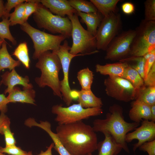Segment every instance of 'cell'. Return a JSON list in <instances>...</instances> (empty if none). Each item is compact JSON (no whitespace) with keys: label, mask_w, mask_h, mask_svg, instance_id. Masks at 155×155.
I'll use <instances>...</instances> for the list:
<instances>
[{"label":"cell","mask_w":155,"mask_h":155,"mask_svg":"<svg viewBox=\"0 0 155 155\" xmlns=\"http://www.w3.org/2000/svg\"><path fill=\"white\" fill-rule=\"evenodd\" d=\"M56 132L62 144L72 155H87L97 149L96 132L92 127L82 121L58 125Z\"/></svg>","instance_id":"cell-1"},{"label":"cell","mask_w":155,"mask_h":155,"mask_svg":"<svg viewBox=\"0 0 155 155\" xmlns=\"http://www.w3.org/2000/svg\"><path fill=\"white\" fill-rule=\"evenodd\" d=\"M140 123H129L125 120L122 106L117 104L110 106L109 112L104 119H96L93 123L92 128L95 132L110 135L126 152L130 150L125 138L126 134L140 126Z\"/></svg>","instance_id":"cell-2"},{"label":"cell","mask_w":155,"mask_h":155,"mask_svg":"<svg viewBox=\"0 0 155 155\" xmlns=\"http://www.w3.org/2000/svg\"><path fill=\"white\" fill-rule=\"evenodd\" d=\"M38 59L35 67L40 70L41 74L40 77L35 78V82L40 88L49 87L54 95L62 99L60 90L61 81L59 77L62 66L58 56L48 51L42 53Z\"/></svg>","instance_id":"cell-3"},{"label":"cell","mask_w":155,"mask_h":155,"mask_svg":"<svg viewBox=\"0 0 155 155\" xmlns=\"http://www.w3.org/2000/svg\"><path fill=\"white\" fill-rule=\"evenodd\" d=\"M33 18L39 28H43L53 34H59L66 38L71 36L72 25L68 17L54 14L40 2L33 14Z\"/></svg>","instance_id":"cell-4"},{"label":"cell","mask_w":155,"mask_h":155,"mask_svg":"<svg viewBox=\"0 0 155 155\" xmlns=\"http://www.w3.org/2000/svg\"><path fill=\"white\" fill-rule=\"evenodd\" d=\"M20 28L29 36L33 42L34 51L32 58L34 59H38L46 51L56 52L61 42L67 38L61 34L54 35L37 29L27 22L20 25Z\"/></svg>","instance_id":"cell-5"},{"label":"cell","mask_w":155,"mask_h":155,"mask_svg":"<svg viewBox=\"0 0 155 155\" xmlns=\"http://www.w3.org/2000/svg\"><path fill=\"white\" fill-rule=\"evenodd\" d=\"M76 13L68 16L72 25L71 36L73 42L69 53L74 55L80 53L84 55L98 53V51L96 50V37L83 27Z\"/></svg>","instance_id":"cell-6"},{"label":"cell","mask_w":155,"mask_h":155,"mask_svg":"<svg viewBox=\"0 0 155 155\" xmlns=\"http://www.w3.org/2000/svg\"><path fill=\"white\" fill-rule=\"evenodd\" d=\"M135 30L128 57H143L155 49V21L142 20Z\"/></svg>","instance_id":"cell-7"},{"label":"cell","mask_w":155,"mask_h":155,"mask_svg":"<svg viewBox=\"0 0 155 155\" xmlns=\"http://www.w3.org/2000/svg\"><path fill=\"white\" fill-rule=\"evenodd\" d=\"M51 112L56 115L55 120L58 125H63L99 115L103 113V110L102 106L84 108L78 103L65 107L60 104L53 106Z\"/></svg>","instance_id":"cell-8"},{"label":"cell","mask_w":155,"mask_h":155,"mask_svg":"<svg viewBox=\"0 0 155 155\" xmlns=\"http://www.w3.org/2000/svg\"><path fill=\"white\" fill-rule=\"evenodd\" d=\"M121 27L119 13H113L104 17L96 36L97 50L106 51L111 41L119 34Z\"/></svg>","instance_id":"cell-9"},{"label":"cell","mask_w":155,"mask_h":155,"mask_svg":"<svg viewBox=\"0 0 155 155\" xmlns=\"http://www.w3.org/2000/svg\"><path fill=\"white\" fill-rule=\"evenodd\" d=\"M105 91L109 96L121 101L135 100L137 91L127 80L121 77L110 76L105 79Z\"/></svg>","instance_id":"cell-10"},{"label":"cell","mask_w":155,"mask_h":155,"mask_svg":"<svg viewBox=\"0 0 155 155\" xmlns=\"http://www.w3.org/2000/svg\"><path fill=\"white\" fill-rule=\"evenodd\" d=\"M71 47L66 40L63 44L61 45L57 51L53 52L56 54L60 60L63 73V79L61 81V92L62 99L67 105H70L73 100L71 96L72 90L70 88L69 79V66L72 59L74 57L81 55L82 54L74 55L70 53Z\"/></svg>","instance_id":"cell-11"},{"label":"cell","mask_w":155,"mask_h":155,"mask_svg":"<svg viewBox=\"0 0 155 155\" xmlns=\"http://www.w3.org/2000/svg\"><path fill=\"white\" fill-rule=\"evenodd\" d=\"M135 34V30L131 29L119 34L108 46L105 59L119 61L128 57Z\"/></svg>","instance_id":"cell-12"},{"label":"cell","mask_w":155,"mask_h":155,"mask_svg":"<svg viewBox=\"0 0 155 155\" xmlns=\"http://www.w3.org/2000/svg\"><path fill=\"white\" fill-rule=\"evenodd\" d=\"M134 131L128 133L126 135L125 140L129 143L133 140H138L137 143L133 145V150L135 152L144 143L155 140V123L151 121L144 120L141 125Z\"/></svg>","instance_id":"cell-13"},{"label":"cell","mask_w":155,"mask_h":155,"mask_svg":"<svg viewBox=\"0 0 155 155\" xmlns=\"http://www.w3.org/2000/svg\"><path fill=\"white\" fill-rule=\"evenodd\" d=\"M1 84H3L7 88L4 92L6 94H8L16 85H21L23 87V90L33 89V86L30 83L29 77L27 75L23 77L18 74L15 69L10 72L6 71L1 76Z\"/></svg>","instance_id":"cell-14"},{"label":"cell","mask_w":155,"mask_h":155,"mask_svg":"<svg viewBox=\"0 0 155 155\" xmlns=\"http://www.w3.org/2000/svg\"><path fill=\"white\" fill-rule=\"evenodd\" d=\"M40 3L52 13L61 17L76 14L77 11L69 4L67 0H39Z\"/></svg>","instance_id":"cell-15"},{"label":"cell","mask_w":155,"mask_h":155,"mask_svg":"<svg viewBox=\"0 0 155 155\" xmlns=\"http://www.w3.org/2000/svg\"><path fill=\"white\" fill-rule=\"evenodd\" d=\"M134 100L131 103V108L129 113L130 119L133 122L140 123L143 119L151 121V106Z\"/></svg>","instance_id":"cell-16"},{"label":"cell","mask_w":155,"mask_h":155,"mask_svg":"<svg viewBox=\"0 0 155 155\" xmlns=\"http://www.w3.org/2000/svg\"><path fill=\"white\" fill-rule=\"evenodd\" d=\"M35 91L33 89L22 90L19 87L15 86L9 93L7 98L9 103L20 102L35 105Z\"/></svg>","instance_id":"cell-17"},{"label":"cell","mask_w":155,"mask_h":155,"mask_svg":"<svg viewBox=\"0 0 155 155\" xmlns=\"http://www.w3.org/2000/svg\"><path fill=\"white\" fill-rule=\"evenodd\" d=\"M105 137L103 141L98 142V155H117L123 149L122 146L107 133L104 134ZM87 155H93L90 153Z\"/></svg>","instance_id":"cell-18"},{"label":"cell","mask_w":155,"mask_h":155,"mask_svg":"<svg viewBox=\"0 0 155 155\" xmlns=\"http://www.w3.org/2000/svg\"><path fill=\"white\" fill-rule=\"evenodd\" d=\"M76 14L80 17L81 22L86 25L87 30L96 37L97 29L103 17L102 16L98 11L88 13L77 12Z\"/></svg>","instance_id":"cell-19"},{"label":"cell","mask_w":155,"mask_h":155,"mask_svg":"<svg viewBox=\"0 0 155 155\" xmlns=\"http://www.w3.org/2000/svg\"><path fill=\"white\" fill-rule=\"evenodd\" d=\"M128 66L127 63L119 61L103 65L97 64L95 68L96 71L101 75L122 77L126 68Z\"/></svg>","instance_id":"cell-20"},{"label":"cell","mask_w":155,"mask_h":155,"mask_svg":"<svg viewBox=\"0 0 155 155\" xmlns=\"http://www.w3.org/2000/svg\"><path fill=\"white\" fill-rule=\"evenodd\" d=\"M32 125L33 126L41 128L49 134L54 144L53 148L60 155H72L62 144L56 133L51 130V124L49 122L40 121L39 123H38L36 121H34L32 123Z\"/></svg>","instance_id":"cell-21"},{"label":"cell","mask_w":155,"mask_h":155,"mask_svg":"<svg viewBox=\"0 0 155 155\" xmlns=\"http://www.w3.org/2000/svg\"><path fill=\"white\" fill-rule=\"evenodd\" d=\"M77 102L82 107L89 108L102 106L103 105L101 98L96 96L91 90H77Z\"/></svg>","instance_id":"cell-22"},{"label":"cell","mask_w":155,"mask_h":155,"mask_svg":"<svg viewBox=\"0 0 155 155\" xmlns=\"http://www.w3.org/2000/svg\"><path fill=\"white\" fill-rule=\"evenodd\" d=\"M20 65L19 61L14 60L11 57L8 51L6 42H4L0 49V72L5 69L11 71Z\"/></svg>","instance_id":"cell-23"},{"label":"cell","mask_w":155,"mask_h":155,"mask_svg":"<svg viewBox=\"0 0 155 155\" xmlns=\"http://www.w3.org/2000/svg\"><path fill=\"white\" fill-rule=\"evenodd\" d=\"M98 11L103 16L116 12L117 5L119 0H90Z\"/></svg>","instance_id":"cell-24"},{"label":"cell","mask_w":155,"mask_h":155,"mask_svg":"<svg viewBox=\"0 0 155 155\" xmlns=\"http://www.w3.org/2000/svg\"><path fill=\"white\" fill-rule=\"evenodd\" d=\"M135 100L151 106L155 104V86H144L137 90Z\"/></svg>","instance_id":"cell-25"},{"label":"cell","mask_w":155,"mask_h":155,"mask_svg":"<svg viewBox=\"0 0 155 155\" xmlns=\"http://www.w3.org/2000/svg\"><path fill=\"white\" fill-rule=\"evenodd\" d=\"M121 78L129 81L137 91L144 86V79L136 70L129 65Z\"/></svg>","instance_id":"cell-26"},{"label":"cell","mask_w":155,"mask_h":155,"mask_svg":"<svg viewBox=\"0 0 155 155\" xmlns=\"http://www.w3.org/2000/svg\"><path fill=\"white\" fill-rule=\"evenodd\" d=\"M12 55L18 59V61L22 64L26 68L29 69L30 60L26 42L20 43L15 49Z\"/></svg>","instance_id":"cell-27"},{"label":"cell","mask_w":155,"mask_h":155,"mask_svg":"<svg viewBox=\"0 0 155 155\" xmlns=\"http://www.w3.org/2000/svg\"><path fill=\"white\" fill-rule=\"evenodd\" d=\"M94 75L93 72L88 67L80 70L78 72L77 78L81 86V90H91Z\"/></svg>","instance_id":"cell-28"},{"label":"cell","mask_w":155,"mask_h":155,"mask_svg":"<svg viewBox=\"0 0 155 155\" xmlns=\"http://www.w3.org/2000/svg\"><path fill=\"white\" fill-rule=\"evenodd\" d=\"M70 5L77 12L88 13L97 12L98 10L90 1L85 0H69Z\"/></svg>","instance_id":"cell-29"},{"label":"cell","mask_w":155,"mask_h":155,"mask_svg":"<svg viewBox=\"0 0 155 155\" xmlns=\"http://www.w3.org/2000/svg\"><path fill=\"white\" fill-rule=\"evenodd\" d=\"M119 61L127 63L129 66L136 70L144 80V67L145 61L143 57H128Z\"/></svg>","instance_id":"cell-30"},{"label":"cell","mask_w":155,"mask_h":155,"mask_svg":"<svg viewBox=\"0 0 155 155\" xmlns=\"http://www.w3.org/2000/svg\"><path fill=\"white\" fill-rule=\"evenodd\" d=\"M25 2L16 7L15 8L14 11L9 14V19L10 26H13L18 24L21 25L23 24Z\"/></svg>","instance_id":"cell-31"},{"label":"cell","mask_w":155,"mask_h":155,"mask_svg":"<svg viewBox=\"0 0 155 155\" xmlns=\"http://www.w3.org/2000/svg\"><path fill=\"white\" fill-rule=\"evenodd\" d=\"M0 22V38L3 39H7L13 45L17 44V41L11 34L9 30L10 22L9 19L2 18Z\"/></svg>","instance_id":"cell-32"},{"label":"cell","mask_w":155,"mask_h":155,"mask_svg":"<svg viewBox=\"0 0 155 155\" xmlns=\"http://www.w3.org/2000/svg\"><path fill=\"white\" fill-rule=\"evenodd\" d=\"M144 19L146 21H155V0H146L144 3Z\"/></svg>","instance_id":"cell-33"},{"label":"cell","mask_w":155,"mask_h":155,"mask_svg":"<svg viewBox=\"0 0 155 155\" xmlns=\"http://www.w3.org/2000/svg\"><path fill=\"white\" fill-rule=\"evenodd\" d=\"M39 3V0H28L25 2L23 24L27 22L28 18L35 12Z\"/></svg>","instance_id":"cell-34"},{"label":"cell","mask_w":155,"mask_h":155,"mask_svg":"<svg viewBox=\"0 0 155 155\" xmlns=\"http://www.w3.org/2000/svg\"><path fill=\"white\" fill-rule=\"evenodd\" d=\"M10 124L9 119L4 124L2 127V131L3 135L4 136L6 146L15 145L16 143L13 133L10 129Z\"/></svg>","instance_id":"cell-35"},{"label":"cell","mask_w":155,"mask_h":155,"mask_svg":"<svg viewBox=\"0 0 155 155\" xmlns=\"http://www.w3.org/2000/svg\"><path fill=\"white\" fill-rule=\"evenodd\" d=\"M0 152L11 155H32L31 152H28L22 149L16 145L2 147L0 146Z\"/></svg>","instance_id":"cell-36"},{"label":"cell","mask_w":155,"mask_h":155,"mask_svg":"<svg viewBox=\"0 0 155 155\" xmlns=\"http://www.w3.org/2000/svg\"><path fill=\"white\" fill-rule=\"evenodd\" d=\"M28 0H7L4 6L5 13L2 18L9 19L10 12L13 8H15L19 5L28 1Z\"/></svg>","instance_id":"cell-37"},{"label":"cell","mask_w":155,"mask_h":155,"mask_svg":"<svg viewBox=\"0 0 155 155\" xmlns=\"http://www.w3.org/2000/svg\"><path fill=\"white\" fill-rule=\"evenodd\" d=\"M138 148L140 150L147 152L148 155H155V140L144 143Z\"/></svg>","instance_id":"cell-38"},{"label":"cell","mask_w":155,"mask_h":155,"mask_svg":"<svg viewBox=\"0 0 155 155\" xmlns=\"http://www.w3.org/2000/svg\"><path fill=\"white\" fill-rule=\"evenodd\" d=\"M144 86H155V63L153 65L144 80Z\"/></svg>","instance_id":"cell-39"},{"label":"cell","mask_w":155,"mask_h":155,"mask_svg":"<svg viewBox=\"0 0 155 155\" xmlns=\"http://www.w3.org/2000/svg\"><path fill=\"white\" fill-rule=\"evenodd\" d=\"M155 63V54L145 61L144 67V80L146 78L150 69Z\"/></svg>","instance_id":"cell-40"},{"label":"cell","mask_w":155,"mask_h":155,"mask_svg":"<svg viewBox=\"0 0 155 155\" xmlns=\"http://www.w3.org/2000/svg\"><path fill=\"white\" fill-rule=\"evenodd\" d=\"M121 9L124 13L129 15L131 14L134 12L135 7L134 4L132 3L127 2L122 4Z\"/></svg>","instance_id":"cell-41"},{"label":"cell","mask_w":155,"mask_h":155,"mask_svg":"<svg viewBox=\"0 0 155 155\" xmlns=\"http://www.w3.org/2000/svg\"><path fill=\"white\" fill-rule=\"evenodd\" d=\"M9 102L5 95L0 94V111L1 113H5L7 111V104Z\"/></svg>","instance_id":"cell-42"},{"label":"cell","mask_w":155,"mask_h":155,"mask_svg":"<svg viewBox=\"0 0 155 155\" xmlns=\"http://www.w3.org/2000/svg\"><path fill=\"white\" fill-rule=\"evenodd\" d=\"M9 119L5 113H1L0 115V134L3 135L2 127L4 124Z\"/></svg>","instance_id":"cell-43"},{"label":"cell","mask_w":155,"mask_h":155,"mask_svg":"<svg viewBox=\"0 0 155 155\" xmlns=\"http://www.w3.org/2000/svg\"><path fill=\"white\" fill-rule=\"evenodd\" d=\"M54 146V144L53 142L47 147V148L45 151H41L38 155H53L52 154V150Z\"/></svg>","instance_id":"cell-44"},{"label":"cell","mask_w":155,"mask_h":155,"mask_svg":"<svg viewBox=\"0 0 155 155\" xmlns=\"http://www.w3.org/2000/svg\"><path fill=\"white\" fill-rule=\"evenodd\" d=\"M151 121L155 122V104L150 106Z\"/></svg>","instance_id":"cell-45"},{"label":"cell","mask_w":155,"mask_h":155,"mask_svg":"<svg viewBox=\"0 0 155 155\" xmlns=\"http://www.w3.org/2000/svg\"><path fill=\"white\" fill-rule=\"evenodd\" d=\"M5 13L4 5L3 0H0V19L4 16Z\"/></svg>","instance_id":"cell-46"},{"label":"cell","mask_w":155,"mask_h":155,"mask_svg":"<svg viewBox=\"0 0 155 155\" xmlns=\"http://www.w3.org/2000/svg\"><path fill=\"white\" fill-rule=\"evenodd\" d=\"M154 54H155V49L147 53L144 55L143 57L145 61H146Z\"/></svg>","instance_id":"cell-47"},{"label":"cell","mask_w":155,"mask_h":155,"mask_svg":"<svg viewBox=\"0 0 155 155\" xmlns=\"http://www.w3.org/2000/svg\"><path fill=\"white\" fill-rule=\"evenodd\" d=\"M5 41V40L0 38V47L2 46L3 43Z\"/></svg>","instance_id":"cell-48"},{"label":"cell","mask_w":155,"mask_h":155,"mask_svg":"<svg viewBox=\"0 0 155 155\" xmlns=\"http://www.w3.org/2000/svg\"><path fill=\"white\" fill-rule=\"evenodd\" d=\"M0 155H6L3 153H1L0 152Z\"/></svg>","instance_id":"cell-49"},{"label":"cell","mask_w":155,"mask_h":155,"mask_svg":"<svg viewBox=\"0 0 155 155\" xmlns=\"http://www.w3.org/2000/svg\"><path fill=\"white\" fill-rule=\"evenodd\" d=\"M1 84V82L0 81V85Z\"/></svg>","instance_id":"cell-50"}]
</instances>
